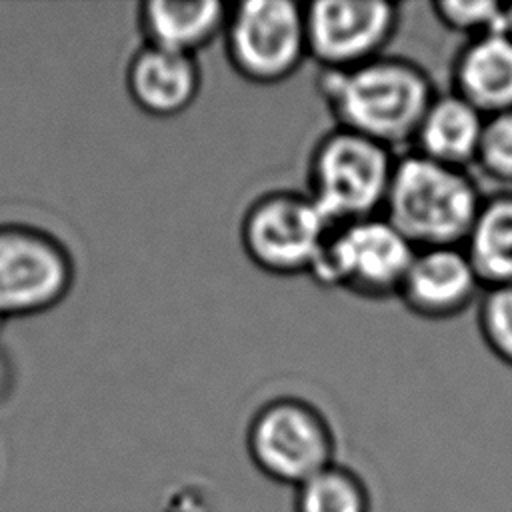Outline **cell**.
I'll use <instances>...</instances> for the list:
<instances>
[{
  "mask_svg": "<svg viewBox=\"0 0 512 512\" xmlns=\"http://www.w3.org/2000/svg\"><path fill=\"white\" fill-rule=\"evenodd\" d=\"M506 32L512 36V4H506Z\"/></svg>",
  "mask_w": 512,
  "mask_h": 512,
  "instance_id": "obj_20",
  "label": "cell"
},
{
  "mask_svg": "<svg viewBox=\"0 0 512 512\" xmlns=\"http://www.w3.org/2000/svg\"><path fill=\"white\" fill-rule=\"evenodd\" d=\"M296 512H368V500L360 480L332 464L298 486Z\"/></svg>",
  "mask_w": 512,
  "mask_h": 512,
  "instance_id": "obj_16",
  "label": "cell"
},
{
  "mask_svg": "<svg viewBox=\"0 0 512 512\" xmlns=\"http://www.w3.org/2000/svg\"><path fill=\"white\" fill-rule=\"evenodd\" d=\"M476 318L488 350L512 366V284L484 288Z\"/></svg>",
  "mask_w": 512,
  "mask_h": 512,
  "instance_id": "obj_18",
  "label": "cell"
},
{
  "mask_svg": "<svg viewBox=\"0 0 512 512\" xmlns=\"http://www.w3.org/2000/svg\"><path fill=\"white\" fill-rule=\"evenodd\" d=\"M246 444L268 478L296 488L334 464V436L326 416L298 396L262 404L248 424Z\"/></svg>",
  "mask_w": 512,
  "mask_h": 512,
  "instance_id": "obj_7",
  "label": "cell"
},
{
  "mask_svg": "<svg viewBox=\"0 0 512 512\" xmlns=\"http://www.w3.org/2000/svg\"><path fill=\"white\" fill-rule=\"evenodd\" d=\"M124 84L138 110L152 118H174L198 100L202 66L194 56L142 42L126 64Z\"/></svg>",
  "mask_w": 512,
  "mask_h": 512,
  "instance_id": "obj_11",
  "label": "cell"
},
{
  "mask_svg": "<svg viewBox=\"0 0 512 512\" xmlns=\"http://www.w3.org/2000/svg\"><path fill=\"white\" fill-rule=\"evenodd\" d=\"M224 54L246 82L272 86L294 76L308 60L304 4L294 0H244L228 4Z\"/></svg>",
  "mask_w": 512,
  "mask_h": 512,
  "instance_id": "obj_5",
  "label": "cell"
},
{
  "mask_svg": "<svg viewBox=\"0 0 512 512\" xmlns=\"http://www.w3.org/2000/svg\"><path fill=\"white\" fill-rule=\"evenodd\" d=\"M228 4L220 0H144L136 22L144 44L194 56L222 38Z\"/></svg>",
  "mask_w": 512,
  "mask_h": 512,
  "instance_id": "obj_13",
  "label": "cell"
},
{
  "mask_svg": "<svg viewBox=\"0 0 512 512\" xmlns=\"http://www.w3.org/2000/svg\"><path fill=\"white\" fill-rule=\"evenodd\" d=\"M462 248L482 288L512 284V194L482 198Z\"/></svg>",
  "mask_w": 512,
  "mask_h": 512,
  "instance_id": "obj_15",
  "label": "cell"
},
{
  "mask_svg": "<svg viewBox=\"0 0 512 512\" xmlns=\"http://www.w3.org/2000/svg\"><path fill=\"white\" fill-rule=\"evenodd\" d=\"M482 284L462 246L416 248L396 298L422 320H450L476 302Z\"/></svg>",
  "mask_w": 512,
  "mask_h": 512,
  "instance_id": "obj_10",
  "label": "cell"
},
{
  "mask_svg": "<svg viewBox=\"0 0 512 512\" xmlns=\"http://www.w3.org/2000/svg\"><path fill=\"white\" fill-rule=\"evenodd\" d=\"M436 20L464 40L506 30V4L492 0H440L432 2Z\"/></svg>",
  "mask_w": 512,
  "mask_h": 512,
  "instance_id": "obj_17",
  "label": "cell"
},
{
  "mask_svg": "<svg viewBox=\"0 0 512 512\" xmlns=\"http://www.w3.org/2000/svg\"><path fill=\"white\" fill-rule=\"evenodd\" d=\"M484 120L482 112L452 90L436 92L416 128L412 152L466 170L474 162Z\"/></svg>",
  "mask_w": 512,
  "mask_h": 512,
  "instance_id": "obj_14",
  "label": "cell"
},
{
  "mask_svg": "<svg viewBox=\"0 0 512 512\" xmlns=\"http://www.w3.org/2000/svg\"><path fill=\"white\" fill-rule=\"evenodd\" d=\"M414 250L382 214L330 226L308 278L362 300L396 298Z\"/></svg>",
  "mask_w": 512,
  "mask_h": 512,
  "instance_id": "obj_4",
  "label": "cell"
},
{
  "mask_svg": "<svg viewBox=\"0 0 512 512\" xmlns=\"http://www.w3.org/2000/svg\"><path fill=\"white\" fill-rule=\"evenodd\" d=\"M318 92L338 128L390 150L412 144L436 96L430 74L414 60L382 54L346 70H320Z\"/></svg>",
  "mask_w": 512,
  "mask_h": 512,
  "instance_id": "obj_1",
  "label": "cell"
},
{
  "mask_svg": "<svg viewBox=\"0 0 512 512\" xmlns=\"http://www.w3.org/2000/svg\"><path fill=\"white\" fill-rule=\"evenodd\" d=\"M396 158L388 146L334 126L310 150L304 192L330 226L378 216Z\"/></svg>",
  "mask_w": 512,
  "mask_h": 512,
  "instance_id": "obj_3",
  "label": "cell"
},
{
  "mask_svg": "<svg viewBox=\"0 0 512 512\" xmlns=\"http://www.w3.org/2000/svg\"><path fill=\"white\" fill-rule=\"evenodd\" d=\"M74 276V258L58 236L26 222L0 224V312L8 320L52 310Z\"/></svg>",
  "mask_w": 512,
  "mask_h": 512,
  "instance_id": "obj_8",
  "label": "cell"
},
{
  "mask_svg": "<svg viewBox=\"0 0 512 512\" xmlns=\"http://www.w3.org/2000/svg\"><path fill=\"white\" fill-rule=\"evenodd\" d=\"M330 224L304 190H270L242 212L238 238L246 258L272 276L310 272Z\"/></svg>",
  "mask_w": 512,
  "mask_h": 512,
  "instance_id": "obj_6",
  "label": "cell"
},
{
  "mask_svg": "<svg viewBox=\"0 0 512 512\" xmlns=\"http://www.w3.org/2000/svg\"><path fill=\"white\" fill-rule=\"evenodd\" d=\"M308 58L320 70H346L386 54L402 6L386 0H318L304 4Z\"/></svg>",
  "mask_w": 512,
  "mask_h": 512,
  "instance_id": "obj_9",
  "label": "cell"
},
{
  "mask_svg": "<svg viewBox=\"0 0 512 512\" xmlns=\"http://www.w3.org/2000/svg\"><path fill=\"white\" fill-rule=\"evenodd\" d=\"M482 204L474 178L416 152L394 164L382 216L414 246H462Z\"/></svg>",
  "mask_w": 512,
  "mask_h": 512,
  "instance_id": "obj_2",
  "label": "cell"
},
{
  "mask_svg": "<svg viewBox=\"0 0 512 512\" xmlns=\"http://www.w3.org/2000/svg\"><path fill=\"white\" fill-rule=\"evenodd\" d=\"M6 322H8V318L0 312V334H2V330H4V326H6Z\"/></svg>",
  "mask_w": 512,
  "mask_h": 512,
  "instance_id": "obj_21",
  "label": "cell"
},
{
  "mask_svg": "<svg viewBox=\"0 0 512 512\" xmlns=\"http://www.w3.org/2000/svg\"><path fill=\"white\" fill-rule=\"evenodd\" d=\"M450 90L484 116L512 110V36L502 30L464 40L450 64Z\"/></svg>",
  "mask_w": 512,
  "mask_h": 512,
  "instance_id": "obj_12",
  "label": "cell"
},
{
  "mask_svg": "<svg viewBox=\"0 0 512 512\" xmlns=\"http://www.w3.org/2000/svg\"><path fill=\"white\" fill-rule=\"evenodd\" d=\"M472 166L498 184H512V110L486 116Z\"/></svg>",
  "mask_w": 512,
  "mask_h": 512,
  "instance_id": "obj_19",
  "label": "cell"
}]
</instances>
